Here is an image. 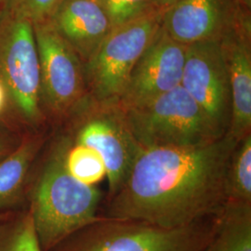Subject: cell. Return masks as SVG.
<instances>
[{"instance_id": "obj_1", "label": "cell", "mask_w": 251, "mask_h": 251, "mask_svg": "<svg viewBox=\"0 0 251 251\" xmlns=\"http://www.w3.org/2000/svg\"><path fill=\"white\" fill-rule=\"evenodd\" d=\"M237 143L228 132L201 146L142 149L102 216L175 228L219 214L226 205V175Z\"/></svg>"}, {"instance_id": "obj_2", "label": "cell", "mask_w": 251, "mask_h": 251, "mask_svg": "<svg viewBox=\"0 0 251 251\" xmlns=\"http://www.w3.org/2000/svg\"><path fill=\"white\" fill-rule=\"evenodd\" d=\"M62 147L46 166L30 209L43 251H50L81 229L98 221L102 193L75 179L64 165Z\"/></svg>"}, {"instance_id": "obj_3", "label": "cell", "mask_w": 251, "mask_h": 251, "mask_svg": "<svg viewBox=\"0 0 251 251\" xmlns=\"http://www.w3.org/2000/svg\"><path fill=\"white\" fill-rule=\"evenodd\" d=\"M223 211L175 228L101 215L56 249L58 251H198L215 232Z\"/></svg>"}, {"instance_id": "obj_4", "label": "cell", "mask_w": 251, "mask_h": 251, "mask_svg": "<svg viewBox=\"0 0 251 251\" xmlns=\"http://www.w3.org/2000/svg\"><path fill=\"white\" fill-rule=\"evenodd\" d=\"M119 111L143 149L196 147L225 136L181 86L140 105Z\"/></svg>"}, {"instance_id": "obj_5", "label": "cell", "mask_w": 251, "mask_h": 251, "mask_svg": "<svg viewBox=\"0 0 251 251\" xmlns=\"http://www.w3.org/2000/svg\"><path fill=\"white\" fill-rule=\"evenodd\" d=\"M164 10L113 28L86 63L92 95L103 107L116 106L138 60L162 27Z\"/></svg>"}, {"instance_id": "obj_6", "label": "cell", "mask_w": 251, "mask_h": 251, "mask_svg": "<svg viewBox=\"0 0 251 251\" xmlns=\"http://www.w3.org/2000/svg\"><path fill=\"white\" fill-rule=\"evenodd\" d=\"M180 86L222 135L228 133L232 97L228 66L221 39L187 47Z\"/></svg>"}, {"instance_id": "obj_7", "label": "cell", "mask_w": 251, "mask_h": 251, "mask_svg": "<svg viewBox=\"0 0 251 251\" xmlns=\"http://www.w3.org/2000/svg\"><path fill=\"white\" fill-rule=\"evenodd\" d=\"M0 73L4 83L25 116H39L40 64L34 25L25 19L8 15L0 35Z\"/></svg>"}, {"instance_id": "obj_8", "label": "cell", "mask_w": 251, "mask_h": 251, "mask_svg": "<svg viewBox=\"0 0 251 251\" xmlns=\"http://www.w3.org/2000/svg\"><path fill=\"white\" fill-rule=\"evenodd\" d=\"M187 47L161 27L135 64L116 106L135 107L180 86Z\"/></svg>"}, {"instance_id": "obj_9", "label": "cell", "mask_w": 251, "mask_h": 251, "mask_svg": "<svg viewBox=\"0 0 251 251\" xmlns=\"http://www.w3.org/2000/svg\"><path fill=\"white\" fill-rule=\"evenodd\" d=\"M33 25L40 64L41 93L54 111H67L79 100L84 90L80 58L50 20Z\"/></svg>"}, {"instance_id": "obj_10", "label": "cell", "mask_w": 251, "mask_h": 251, "mask_svg": "<svg viewBox=\"0 0 251 251\" xmlns=\"http://www.w3.org/2000/svg\"><path fill=\"white\" fill-rule=\"evenodd\" d=\"M251 18L237 0H178L164 10L162 27L180 44L221 39Z\"/></svg>"}, {"instance_id": "obj_11", "label": "cell", "mask_w": 251, "mask_h": 251, "mask_svg": "<svg viewBox=\"0 0 251 251\" xmlns=\"http://www.w3.org/2000/svg\"><path fill=\"white\" fill-rule=\"evenodd\" d=\"M76 144L94 149L102 158L108 180L107 199L123 186L142 151L117 106L91 118L81 127Z\"/></svg>"}, {"instance_id": "obj_12", "label": "cell", "mask_w": 251, "mask_h": 251, "mask_svg": "<svg viewBox=\"0 0 251 251\" xmlns=\"http://www.w3.org/2000/svg\"><path fill=\"white\" fill-rule=\"evenodd\" d=\"M228 66L232 118L229 133L237 141L251 130V21L239 25L221 38Z\"/></svg>"}, {"instance_id": "obj_13", "label": "cell", "mask_w": 251, "mask_h": 251, "mask_svg": "<svg viewBox=\"0 0 251 251\" xmlns=\"http://www.w3.org/2000/svg\"><path fill=\"white\" fill-rule=\"evenodd\" d=\"M50 21L85 63L95 54L112 30L98 0H62Z\"/></svg>"}, {"instance_id": "obj_14", "label": "cell", "mask_w": 251, "mask_h": 251, "mask_svg": "<svg viewBox=\"0 0 251 251\" xmlns=\"http://www.w3.org/2000/svg\"><path fill=\"white\" fill-rule=\"evenodd\" d=\"M198 251H251V205L226 204L215 232Z\"/></svg>"}, {"instance_id": "obj_15", "label": "cell", "mask_w": 251, "mask_h": 251, "mask_svg": "<svg viewBox=\"0 0 251 251\" xmlns=\"http://www.w3.org/2000/svg\"><path fill=\"white\" fill-rule=\"evenodd\" d=\"M36 149L35 141H27L0 161V207L13 205L20 198Z\"/></svg>"}, {"instance_id": "obj_16", "label": "cell", "mask_w": 251, "mask_h": 251, "mask_svg": "<svg viewBox=\"0 0 251 251\" xmlns=\"http://www.w3.org/2000/svg\"><path fill=\"white\" fill-rule=\"evenodd\" d=\"M226 204L251 205V133L238 141L226 175Z\"/></svg>"}, {"instance_id": "obj_17", "label": "cell", "mask_w": 251, "mask_h": 251, "mask_svg": "<svg viewBox=\"0 0 251 251\" xmlns=\"http://www.w3.org/2000/svg\"><path fill=\"white\" fill-rule=\"evenodd\" d=\"M64 165L75 179L88 185L96 186L106 177V169L100 155L94 149L82 144L65 148Z\"/></svg>"}, {"instance_id": "obj_18", "label": "cell", "mask_w": 251, "mask_h": 251, "mask_svg": "<svg viewBox=\"0 0 251 251\" xmlns=\"http://www.w3.org/2000/svg\"><path fill=\"white\" fill-rule=\"evenodd\" d=\"M0 251H43L36 236L31 212L0 225Z\"/></svg>"}, {"instance_id": "obj_19", "label": "cell", "mask_w": 251, "mask_h": 251, "mask_svg": "<svg viewBox=\"0 0 251 251\" xmlns=\"http://www.w3.org/2000/svg\"><path fill=\"white\" fill-rule=\"evenodd\" d=\"M112 29L142 18L158 9L153 0H98Z\"/></svg>"}, {"instance_id": "obj_20", "label": "cell", "mask_w": 251, "mask_h": 251, "mask_svg": "<svg viewBox=\"0 0 251 251\" xmlns=\"http://www.w3.org/2000/svg\"><path fill=\"white\" fill-rule=\"evenodd\" d=\"M62 0H6L8 15L33 25L50 20Z\"/></svg>"}, {"instance_id": "obj_21", "label": "cell", "mask_w": 251, "mask_h": 251, "mask_svg": "<svg viewBox=\"0 0 251 251\" xmlns=\"http://www.w3.org/2000/svg\"><path fill=\"white\" fill-rule=\"evenodd\" d=\"M155 5L157 6V8L161 10H165V9L170 8L172 6L175 2H177L178 0H153Z\"/></svg>"}, {"instance_id": "obj_22", "label": "cell", "mask_w": 251, "mask_h": 251, "mask_svg": "<svg viewBox=\"0 0 251 251\" xmlns=\"http://www.w3.org/2000/svg\"><path fill=\"white\" fill-rule=\"evenodd\" d=\"M5 101H6V91H5L3 83L0 81V112L4 108Z\"/></svg>"}, {"instance_id": "obj_23", "label": "cell", "mask_w": 251, "mask_h": 251, "mask_svg": "<svg viewBox=\"0 0 251 251\" xmlns=\"http://www.w3.org/2000/svg\"><path fill=\"white\" fill-rule=\"evenodd\" d=\"M238 3L240 4V6L243 7L244 9L251 10V0H237Z\"/></svg>"}, {"instance_id": "obj_24", "label": "cell", "mask_w": 251, "mask_h": 251, "mask_svg": "<svg viewBox=\"0 0 251 251\" xmlns=\"http://www.w3.org/2000/svg\"><path fill=\"white\" fill-rule=\"evenodd\" d=\"M4 150H5V148H4V145H3V144L0 142V156L3 154Z\"/></svg>"}]
</instances>
